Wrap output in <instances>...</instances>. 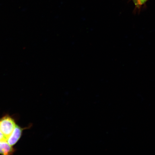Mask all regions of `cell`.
Instances as JSON below:
<instances>
[{
	"label": "cell",
	"instance_id": "1",
	"mask_svg": "<svg viewBox=\"0 0 155 155\" xmlns=\"http://www.w3.org/2000/svg\"><path fill=\"white\" fill-rule=\"evenodd\" d=\"M16 124L14 120L8 115L0 119V130L7 139L14 130Z\"/></svg>",
	"mask_w": 155,
	"mask_h": 155
},
{
	"label": "cell",
	"instance_id": "2",
	"mask_svg": "<svg viewBox=\"0 0 155 155\" xmlns=\"http://www.w3.org/2000/svg\"><path fill=\"white\" fill-rule=\"evenodd\" d=\"M23 130L24 129L18 125H16L14 130L8 139L7 141L10 145L12 146L18 142L22 135Z\"/></svg>",
	"mask_w": 155,
	"mask_h": 155
},
{
	"label": "cell",
	"instance_id": "3",
	"mask_svg": "<svg viewBox=\"0 0 155 155\" xmlns=\"http://www.w3.org/2000/svg\"><path fill=\"white\" fill-rule=\"evenodd\" d=\"M15 150L7 141L0 142V154L4 155L12 154Z\"/></svg>",
	"mask_w": 155,
	"mask_h": 155
},
{
	"label": "cell",
	"instance_id": "4",
	"mask_svg": "<svg viewBox=\"0 0 155 155\" xmlns=\"http://www.w3.org/2000/svg\"><path fill=\"white\" fill-rule=\"evenodd\" d=\"M7 139L0 130V142H6Z\"/></svg>",
	"mask_w": 155,
	"mask_h": 155
},
{
	"label": "cell",
	"instance_id": "5",
	"mask_svg": "<svg viewBox=\"0 0 155 155\" xmlns=\"http://www.w3.org/2000/svg\"><path fill=\"white\" fill-rule=\"evenodd\" d=\"M148 0H139V8L140 9L141 7L143 6Z\"/></svg>",
	"mask_w": 155,
	"mask_h": 155
},
{
	"label": "cell",
	"instance_id": "6",
	"mask_svg": "<svg viewBox=\"0 0 155 155\" xmlns=\"http://www.w3.org/2000/svg\"><path fill=\"white\" fill-rule=\"evenodd\" d=\"M133 3H134L136 10H139V0H132Z\"/></svg>",
	"mask_w": 155,
	"mask_h": 155
}]
</instances>
